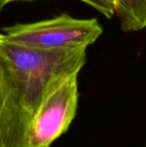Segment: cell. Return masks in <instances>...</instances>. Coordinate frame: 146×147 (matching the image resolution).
I'll use <instances>...</instances> for the list:
<instances>
[{
    "label": "cell",
    "instance_id": "3",
    "mask_svg": "<svg viewBox=\"0 0 146 147\" xmlns=\"http://www.w3.org/2000/svg\"><path fill=\"white\" fill-rule=\"evenodd\" d=\"M77 75L60 79L45 96L32 121L30 147H49L68 130L77 109Z\"/></svg>",
    "mask_w": 146,
    "mask_h": 147
},
{
    "label": "cell",
    "instance_id": "5",
    "mask_svg": "<svg viewBox=\"0 0 146 147\" xmlns=\"http://www.w3.org/2000/svg\"><path fill=\"white\" fill-rule=\"evenodd\" d=\"M108 18L114 14L124 31H139L146 27V0H81Z\"/></svg>",
    "mask_w": 146,
    "mask_h": 147
},
{
    "label": "cell",
    "instance_id": "2",
    "mask_svg": "<svg viewBox=\"0 0 146 147\" xmlns=\"http://www.w3.org/2000/svg\"><path fill=\"white\" fill-rule=\"evenodd\" d=\"M9 40L45 50L87 48L102 34L96 18L77 19L63 14L31 23H16L3 28Z\"/></svg>",
    "mask_w": 146,
    "mask_h": 147
},
{
    "label": "cell",
    "instance_id": "4",
    "mask_svg": "<svg viewBox=\"0 0 146 147\" xmlns=\"http://www.w3.org/2000/svg\"><path fill=\"white\" fill-rule=\"evenodd\" d=\"M32 121L0 51V147H30Z\"/></svg>",
    "mask_w": 146,
    "mask_h": 147
},
{
    "label": "cell",
    "instance_id": "7",
    "mask_svg": "<svg viewBox=\"0 0 146 147\" xmlns=\"http://www.w3.org/2000/svg\"><path fill=\"white\" fill-rule=\"evenodd\" d=\"M145 147H146V145H145Z\"/></svg>",
    "mask_w": 146,
    "mask_h": 147
},
{
    "label": "cell",
    "instance_id": "1",
    "mask_svg": "<svg viewBox=\"0 0 146 147\" xmlns=\"http://www.w3.org/2000/svg\"><path fill=\"white\" fill-rule=\"evenodd\" d=\"M0 51L33 118L50 89L60 79L78 74L86 62L85 48L40 49L12 42L3 34L0 36Z\"/></svg>",
    "mask_w": 146,
    "mask_h": 147
},
{
    "label": "cell",
    "instance_id": "6",
    "mask_svg": "<svg viewBox=\"0 0 146 147\" xmlns=\"http://www.w3.org/2000/svg\"><path fill=\"white\" fill-rule=\"evenodd\" d=\"M20 1H33V0H0V8L7 3H14V2H20Z\"/></svg>",
    "mask_w": 146,
    "mask_h": 147
}]
</instances>
